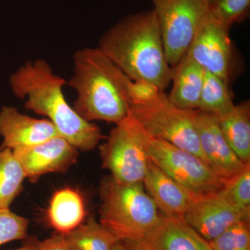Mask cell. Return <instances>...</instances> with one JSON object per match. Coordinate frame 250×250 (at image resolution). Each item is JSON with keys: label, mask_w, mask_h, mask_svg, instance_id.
<instances>
[{"label": "cell", "mask_w": 250, "mask_h": 250, "mask_svg": "<svg viewBox=\"0 0 250 250\" xmlns=\"http://www.w3.org/2000/svg\"><path fill=\"white\" fill-rule=\"evenodd\" d=\"M1 147L11 150L31 147L60 136L54 125L47 119H37L22 114L13 106L0 110Z\"/></svg>", "instance_id": "obj_13"}, {"label": "cell", "mask_w": 250, "mask_h": 250, "mask_svg": "<svg viewBox=\"0 0 250 250\" xmlns=\"http://www.w3.org/2000/svg\"><path fill=\"white\" fill-rule=\"evenodd\" d=\"M26 177L14 152L0 147V208H9L22 190Z\"/></svg>", "instance_id": "obj_21"}, {"label": "cell", "mask_w": 250, "mask_h": 250, "mask_svg": "<svg viewBox=\"0 0 250 250\" xmlns=\"http://www.w3.org/2000/svg\"><path fill=\"white\" fill-rule=\"evenodd\" d=\"M234 105L228 83L205 70L197 109L220 118L231 111Z\"/></svg>", "instance_id": "obj_20"}, {"label": "cell", "mask_w": 250, "mask_h": 250, "mask_svg": "<svg viewBox=\"0 0 250 250\" xmlns=\"http://www.w3.org/2000/svg\"><path fill=\"white\" fill-rule=\"evenodd\" d=\"M36 240H31V241L25 243L24 246L18 249L14 250H34V246H35Z\"/></svg>", "instance_id": "obj_29"}, {"label": "cell", "mask_w": 250, "mask_h": 250, "mask_svg": "<svg viewBox=\"0 0 250 250\" xmlns=\"http://www.w3.org/2000/svg\"><path fill=\"white\" fill-rule=\"evenodd\" d=\"M130 81L98 47L77 51L68 82L77 95L74 109L85 121L118 124L130 113Z\"/></svg>", "instance_id": "obj_3"}, {"label": "cell", "mask_w": 250, "mask_h": 250, "mask_svg": "<svg viewBox=\"0 0 250 250\" xmlns=\"http://www.w3.org/2000/svg\"><path fill=\"white\" fill-rule=\"evenodd\" d=\"M34 250H71L65 241V237L56 233L42 241H36Z\"/></svg>", "instance_id": "obj_27"}, {"label": "cell", "mask_w": 250, "mask_h": 250, "mask_svg": "<svg viewBox=\"0 0 250 250\" xmlns=\"http://www.w3.org/2000/svg\"><path fill=\"white\" fill-rule=\"evenodd\" d=\"M12 151L26 177L33 180L44 174L66 170L78 157V149L61 136Z\"/></svg>", "instance_id": "obj_12"}, {"label": "cell", "mask_w": 250, "mask_h": 250, "mask_svg": "<svg viewBox=\"0 0 250 250\" xmlns=\"http://www.w3.org/2000/svg\"><path fill=\"white\" fill-rule=\"evenodd\" d=\"M119 242L125 250H156L146 239Z\"/></svg>", "instance_id": "obj_28"}, {"label": "cell", "mask_w": 250, "mask_h": 250, "mask_svg": "<svg viewBox=\"0 0 250 250\" xmlns=\"http://www.w3.org/2000/svg\"><path fill=\"white\" fill-rule=\"evenodd\" d=\"M210 11L229 27L244 19L250 11V0H208Z\"/></svg>", "instance_id": "obj_25"}, {"label": "cell", "mask_w": 250, "mask_h": 250, "mask_svg": "<svg viewBox=\"0 0 250 250\" xmlns=\"http://www.w3.org/2000/svg\"><path fill=\"white\" fill-rule=\"evenodd\" d=\"M157 85L145 80L130 81L129 94L130 104H142L150 103L162 93Z\"/></svg>", "instance_id": "obj_26"}, {"label": "cell", "mask_w": 250, "mask_h": 250, "mask_svg": "<svg viewBox=\"0 0 250 250\" xmlns=\"http://www.w3.org/2000/svg\"><path fill=\"white\" fill-rule=\"evenodd\" d=\"M146 239L156 250H213L183 219L164 215Z\"/></svg>", "instance_id": "obj_15"}, {"label": "cell", "mask_w": 250, "mask_h": 250, "mask_svg": "<svg viewBox=\"0 0 250 250\" xmlns=\"http://www.w3.org/2000/svg\"><path fill=\"white\" fill-rule=\"evenodd\" d=\"M143 185L165 216L183 218L195 197L151 161Z\"/></svg>", "instance_id": "obj_14"}, {"label": "cell", "mask_w": 250, "mask_h": 250, "mask_svg": "<svg viewBox=\"0 0 250 250\" xmlns=\"http://www.w3.org/2000/svg\"><path fill=\"white\" fill-rule=\"evenodd\" d=\"M63 236L71 250H113L119 242L109 229L92 218Z\"/></svg>", "instance_id": "obj_19"}, {"label": "cell", "mask_w": 250, "mask_h": 250, "mask_svg": "<svg viewBox=\"0 0 250 250\" xmlns=\"http://www.w3.org/2000/svg\"><path fill=\"white\" fill-rule=\"evenodd\" d=\"M209 242L213 250H250V221H241Z\"/></svg>", "instance_id": "obj_23"}, {"label": "cell", "mask_w": 250, "mask_h": 250, "mask_svg": "<svg viewBox=\"0 0 250 250\" xmlns=\"http://www.w3.org/2000/svg\"><path fill=\"white\" fill-rule=\"evenodd\" d=\"M9 83L14 95L25 100L26 108L45 116L59 135L78 150H92L100 142V128L69 104L62 91L67 82L54 74L45 61L26 62L11 75Z\"/></svg>", "instance_id": "obj_2"}, {"label": "cell", "mask_w": 250, "mask_h": 250, "mask_svg": "<svg viewBox=\"0 0 250 250\" xmlns=\"http://www.w3.org/2000/svg\"><path fill=\"white\" fill-rule=\"evenodd\" d=\"M147 147L151 161L194 197L218 193L225 187L226 181L192 153L149 134Z\"/></svg>", "instance_id": "obj_7"}, {"label": "cell", "mask_w": 250, "mask_h": 250, "mask_svg": "<svg viewBox=\"0 0 250 250\" xmlns=\"http://www.w3.org/2000/svg\"><path fill=\"white\" fill-rule=\"evenodd\" d=\"M128 78L164 91L172 81L160 26L154 10L127 16L106 31L98 47Z\"/></svg>", "instance_id": "obj_1"}, {"label": "cell", "mask_w": 250, "mask_h": 250, "mask_svg": "<svg viewBox=\"0 0 250 250\" xmlns=\"http://www.w3.org/2000/svg\"><path fill=\"white\" fill-rule=\"evenodd\" d=\"M113 250H125L124 248H123V246H122L121 243L120 242H118V243L115 246L114 249Z\"/></svg>", "instance_id": "obj_30"}, {"label": "cell", "mask_w": 250, "mask_h": 250, "mask_svg": "<svg viewBox=\"0 0 250 250\" xmlns=\"http://www.w3.org/2000/svg\"><path fill=\"white\" fill-rule=\"evenodd\" d=\"M84 200L78 190L66 187L54 192L47 210V221L56 232H71L84 221Z\"/></svg>", "instance_id": "obj_17"}, {"label": "cell", "mask_w": 250, "mask_h": 250, "mask_svg": "<svg viewBox=\"0 0 250 250\" xmlns=\"http://www.w3.org/2000/svg\"><path fill=\"white\" fill-rule=\"evenodd\" d=\"M130 113L149 136L191 152L205 163L192 110L177 107L162 92L150 103L131 104Z\"/></svg>", "instance_id": "obj_6"}, {"label": "cell", "mask_w": 250, "mask_h": 250, "mask_svg": "<svg viewBox=\"0 0 250 250\" xmlns=\"http://www.w3.org/2000/svg\"><path fill=\"white\" fill-rule=\"evenodd\" d=\"M29 220L11 211L0 208V246L27 238Z\"/></svg>", "instance_id": "obj_24"}, {"label": "cell", "mask_w": 250, "mask_h": 250, "mask_svg": "<svg viewBox=\"0 0 250 250\" xmlns=\"http://www.w3.org/2000/svg\"><path fill=\"white\" fill-rule=\"evenodd\" d=\"M218 193L231 205L243 209H250V164L227 181Z\"/></svg>", "instance_id": "obj_22"}, {"label": "cell", "mask_w": 250, "mask_h": 250, "mask_svg": "<svg viewBox=\"0 0 250 250\" xmlns=\"http://www.w3.org/2000/svg\"><path fill=\"white\" fill-rule=\"evenodd\" d=\"M192 113L205 163L227 182L248 164H244L227 142L216 116L198 109L192 110Z\"/></svg>", "instance_id": "obj_11"}, {"label": "cell", "mask_w": 250, "mask_h": 250, "mask_svg": "<svg viewBox=\"0 0 250 250\" xmlns=\"http://www.w3.org/2000/svg\"><path fill=\"white\" fill-rule=\"evenodd\" d=\"M229 28L209 9L187 53L204 70L227 83L231 62Z\"/></svg>", "instance_id": "obj_9"}, {"label": "cell", "mask_w": 250, "mask_h": 250, "mask_svg": "<svg viewBox=\"0 0 250 250\" xmlns=\"http://www.w3.org/2000/svg\"><path fill=\"white\" fill-rule=\"evenodd\" d=\"M147 137L131 113L116 124L100 147L103 167L111 172L112 179L123 184L143 183L151 162Z\"/></svg>", "instance_id": "obj_5"}, {"label": "cell", "mask_w": 250, "mask_h": 250, "mask_svg": "<svg viewBox=\"0 0 250 250\" xmlns=\"http://www.w3.org/2000/svg\"><path fill=\"white\" fill-rule=\"evenodd\" d=\"M250 209L235 207L215 193L195 198L182 219L210 241L235 224L250 221Z\"/></svg>", "instance_id": "obj_10"}, {"label": "cell", "mask_w": 250, "mask_h": 250, "mask_svg": "<svg viewBox=\"0 0 250 250\" xmlns=\"http://www.w3.org/2000/svg\"><path fill=\"white\" fill-rule=\"evenodd\" d=\"M218 118L227 142L244 164H250V106L249 102L234 105Z\"/></svg>", "instance_id": "obj_18"}, {"label": "cell", "mask_w": 250, "mask_h": 250, "mask_svg": "<svg viewBox=\"0 0 250 250\" xmlns=\"http://www.w3.org/2000/svg\"><path fill=\"white\" fill-rule=\"evenodd\" d=\"M204 77L203 67L186 54L173 68L172 90L167 98L182 109H197Z\"/></svg>", "instance_id": "obj_16"}, {"label": "cell", "mask_w": 250, "mask_h": 250, "mask_svg": "<svg viewBox=\"0 0 250 250\" xmlns=\"http://www.w3.org/2000/svg\"><path fill=\"white\" fill-rule=\"evenodd\" d=\"M160 26L166 59L174 68L187 53L209 11L208 0H151Z\"/></svg>", "instance_id": "obj_8"}, {"label": "cell", "mask_w": 250, "mask_h": 250, "mask_svg": "<svg viewBox=\"0 0 250 250\" xmlns=\"http://www.w3.org/2000/svg\"><path fill=\"white\" fill-rule=\"evenodd\" d=\"M100 223L119 241L146 239L160 221L159 208L143 183L123 184L104 180L100 188Z\"/></svg>", "instance_id": "obj_4"}]
</instances>
